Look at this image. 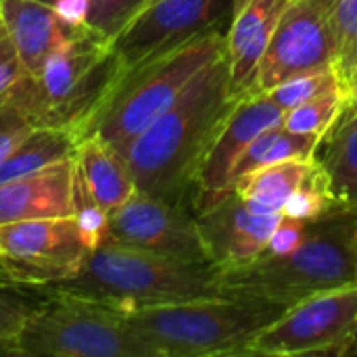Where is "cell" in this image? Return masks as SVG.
<instances>
[{
	"mask_svg": "<svg viewBox=\"0 0 357 357\" xmlns=\"http://www.w3.org/2000/svg\"><path fill=\"white\" fill-rule=\"evenodd\" d=\"M238 98L230 88L226 52L205 67L180 98L121 153L136 188L190 207L197 172Z\"/></svg>",
	"mask_w": 357,
	"mask_h": 357,
	"instance_id": "obj_1",
	"label": "cell"
},
{
	"mask_svg": "<svg viewBox=\"0 0 357 357\" xmlns=\"http://www.w3.org/2000/svg\"><path fill=\"white\" fill-rule=\"evenodd\" d=\"M102 303L119 314L224 297L222 268L213 261H186L105 238L90 251L82 270L52 287Z\"/></svg>",
	"mask_w": 357,
	"mask_h": 357,
	"instance_id": "obj_2",
	"label": "cell"
},
{
	"mask_svg": "<svg viewBox=\"0 0 357 357\" xmlns=\"http://www.w3.org/2000/svg\"><path fill=\"white\" fill-rule=\"evenodd\" d=\"M357 284V209L337 207L312 222L305 241L280 257L259 255L222 270L226 295L293 307L316 295Z\"/></svg>",
	"mask_w": 357,
	"mask_h": 357,
	"instance_id": "obj_3",
	"label": "cell"
},
{
	"mask_svg": "<svg viewBox=\"0 0 357 357\" xmlns=\"http://www.w3.org/2000/svg\"><path fill=\"white\" fill-rule=\"evenodd\" d=\"M121 77L111 42L88 27L61 44L36 75H21L8 105L29 128H56L86 136Z\"/></svg>",
	"mask_w": 357,
	"mask_h": 357,
	"instance_id": "obj_4",
	"label": "cell"
},
{
	"mask_svg": "<svg viewBox=\"0 0 357 357\" xmlns=\"http://www.w3.org/2000/svg\"><path fill=\"white\" fill-rule=\"evenodd\" d=\"M287 310L253 297H209L121 314L157 357H247L249 345Z\"/></svg>",
	"mask_w": 357,
	"mask_h": 357,
	"instance_id": "obj_5",
	"label": "cell"
},
{
	"mask_svg": "<svg viewBox=\"0 0 357 357\" xmlns=\"http://www.w3.org/2000/svg\"><path fill=\"white\" fill-rule=\"evenodd\" d=\"M222 54H226V29H215L123 73L86 136H98L121 155Z\"/></svg>",
	"mask_w": 357,
	"mask_h": 357,
	"instance_id": "obj_6",
	"label": "cell"
},
{
	"mask_svg": "<svg viewBox=\"0 0 357 357\" xmlns=\"http://www.w3.org/2000/svg\"><path fill=\"white\" fill-rule=\"evenodd\" d=\"M13 356L25 357H157L123 316L102 303L65 291L29 310Z\"/></svg>",
	"mask_w": 357,
	"mask_h": 357,
	"instance_id": "obj_7",
	"label": "cell"
},
{
	"mask_svg": "<svg viewBox=\"0 0 357 357\" xmlns=\"http://www.w3.org/2000/svg\"><path fill=\"white\" fill-rule=\"evenodd\" d=\"M92 249L75 215L0 224V270L15 284L52 289L67 282Z\"/></svg>",
	"mask_w": 357,
	"mask_h": 357,
	"instance_id": "obj_8",
	"label": "cell"
},
{
	"mask_svg": "<svg viewBox=\"0 0 357 357\" xmlns=\"http://www.w3.org/2000/svg\"><path fill=\"white\" fill-rule=\"evenodd\" d=\"M356 354L357 284L293 305L247 349V357H345Z\"/></svg>",
	"mask_w": 357,
	"mask_h": 357,
	"instance_id": "obj_9",
	"label": "cell"
},
{
	"mask_svg": "<svg viewBox=\"0 0 357 357\" xmlns=\"http://www.w3.org/2000/svg\"><path fill=\"white\" fill-rule=\"evenodd\" d=\"M232 10L234 0H149L111 42L121 75L199 36L228 31Z\"/></svg>",
	"mask_w": 357,
	"mask_h": 357,
	"instance_id": "obj_10",
	"label": "cell"
},
{
	"mask_svg": "<svg viewBox=\"0 0 357 357\" xmlns=\"http://www.w3.org/2000/svg\"><path fill=\"white\" fill-rule=\"evenodd\" d=\"M337 0H295L274 29L241 96L264 94L299 73L335 65Z\"/></svg>",
	"mask_w": 357,
	"mask_h": 357,
	"instance_id": "obj_11",
	"label": "cell"
},
{
	"mask_svg": "<svg viewBox=\"0 0 357 357\" xmlns=\"http://www.w3.org/2000/svg\"><path fill=\"white\" fill-rule=\"evenodd\" d=\"M107 238L157 255L209 261L195 211L140 190L109 213Z\"/></svg>",
	"mask_w": 357,
	"mask_h": 357,
	"instance_id": "obj_12",
	"label": "cell"
},
{
	"mask_svg": "<svg viewBox=\"0 0 357 357\" xmlns=\"http://www.w3.org/2000/svg\"><path fill=\"white\" fill-rule=\"evenodd\" d=\"M282 109L266 94L241 96L224 126L215 134L192 188V211L203 213L230 195L232 174L247 146L268 128L280 123Z\"/></svg>",
	"mask_w": 357,
	"mask_h": 357,
	"instance_id": "obj_13",
	"label": "cell"
},
{
	"mask_svg": "<svg viewBox=\"0 0 357 357\" xmlns=\"http://www.w3.org/2000/svg\"><path fill=\"white\" fill-rule=\"evenodd\" d=\"M280 220L282 213L259 211L236 192H230L207 211L197 213L209 261L222 270L249 264L261 255Z\"/></svg>",
	"mask_w": 357,
	"mask_h": 357,
	"instance_id": "obj_14",
	"label": "cell"
},
{
	"mask_svg": "<svg viewBox=\"0 0 357 357\" xmlns=\"http://www.w3.org/2000/svg\"><path fill=\"white\" fill-rule=\"evenodd\" d=\"M75 213V159L0 184V224Z\"/></svg>",
	"mask_w": 357,
	"mask_h": 357,
	"instance_id": "obj_15",
	"label": "cell"
},
{
	"mask_svg": "<svg viewBox=\"0 0 357 357\" xmlns=\"http://www.w3.org/2000/svg\"><path fill=\"white\" fill-rule=\"evenodd\" d=\"M0 23L25 75H36L61 44L84 29L40 0H0Z\"/></svg>",
	"mask_w": 357,
	"mask_h": 357,
	"instance_id": "obj_16",
	"label": "cell"
},
{
	"mask_svg": "<svg viewBox=\"0 0 357 357\" xmlns=\"http://www.w3.org/2000/svg\"><path fill=\"white\" fill-rule=\"evenodd\" d=\"M295 0H234L226 31L232 94L241 96L284 13Z\"/></svg>",
	"mask_w": 357,
	"mask_h": 357,
	"instance_id": "obj_17",
	"label": "cell"
},
{
	"mask_svg": "<svg viewBox=\"0 0 357 357\" xmlns=\"http://www.w3.org/2000/svg\"><path fill=\"white\" fill-rule=\"evenodd\" d=\"M73 159L82 186L107 215L136 195L138 188L123 157L98 136L82 138Z\"/></svg>",
	"mask_w": 357,
	"mask_h": 357,
	"instance_id": "obj_18",
	"label": "cell"
},
{
	"mask_svg": "<svg viewBox=\"0 0 357 357\" xmlns=\"http://www.w3.org/2000/svg\"><path fill=\"white\" fill-rule=\"evenodd\" d=\"M316 161L326 174L331 192L341 207L357 209V102L347 100L341 115L324 132Z\"/></svg>",
	"mask_w": 357,
	"mask_h": 357,
	"instance_id": "obj_19",
	"label": "cell"
},
{
	"mask_svg": "<svg viewBox=\"0 0 357 357\" xmlns=\"http://www.w3.org/2000/svg\"><path fill=\"white\" fill-rule=\"evenodd\" d=\"M318 161L310 159H287L280 163L264 165L253 172L238 176L232 182V190L245 199L251 207L268 213H282L287 201L307 182Z\"/></svg>",
	"mask_w": 357,
	"mask_h": 357,
	"instance_id": "obj_20",
	"label": "cell"
},
{
	"mask_svg": "<svg viewBox=\"0 0 357 357\" xmlns=\"http://www.w3.org/2000/svg\"><path fill=\"white\" fill-rule=\"evenodd\" d=\"M79 136L56 128H31L0 161V184L75 157Z\"/></svg>",
	"mask_w": 357,
	"mask_h": 357,
	"instance_id": "obj_21",
	"label": "cell"
},
{
	"mask_svg": "<svg viewBox=\"0 0 357 357\" xmlns=\"http://www.w3.org/2000/svg\"><path fill=\"white\" fill-rule=\"evenodd\" d=\"M322 136L324 134L291 132L282 123H276V126L268 128L266 132H261L247 146V151L238 159V163L234 167V174H232V182L238 176H243L247 172H253L257 167H264V165L280 163V161H287V159H310V157H316V151L320 146Z\"/></svg>",
	"mask_w": 357,
	"mask_h": 357,
	"instance_id": "obj_22",
	"label": "cell"
},
{
	"mask_svg": "<svg viewBox=\"0 0 357 357\" xmlns=\"http://www.w3.org/2000/svg\"><path fill=\"white\" fill-rule=\"evenodd\" d=\"M349 98L351 92L343 86H337L303 105L284 111L280 123L291 132H299V134H324L341 115Z\"/></svg>",
	"mask_w": 357,
	"mask_h": 357,
	"instance_id": "obj_23",
	"label": "cell"
},
{
	"mask_svg": "<svg viewBox=\"0 0 357 357\" xmlns=\"http://www.w3.org/2000/svg\"><path fill=\"white\" fill-rule=\"evenodd\" d=\"M335 69L351 92L357 75V0H337L333 13Z\"/></svg>",
	"mask_w": 357,
	"mask_h": 357,
	"instance_id": "obj_24",
	"label": "cell"
},
{
	"mask_svg": "<svg viewBox=\"0 0 357 357\" xmlns=\"http://www.w3.org/2000/svg\"><path fill=\"white\" fill-rule=\"evenodd\" d=\"M337 86H343L335 65L316 69V71H307V73H299L295 77H289L287 82L278 84L276 88L264 92L274 105H278L282 111H289L297 105H303ZM345 88V86H343Z\"/></svg>",
	"mask_w": 357,
	"mask_h": 357,
	"instance_id": "obj_25",
	"label": "cell"
},
{
	"mask_svg": "<svg viewBox=\"0 0 357 357\" xmlns=\"http://www.w3.org/2000/svg\"><path fill=\"white\" fill-rule=\"evenodd\" d=\"M146 4L149 0H86L84 27L102 40L113 42Z\"/></svg>",
	"mask_w": 357,
	"mask_h": 357,
	"instance_id": "obj_26",
	"label": "cell"
},
{
	"mask_svg": "<svg viewBox=\"0 0 357 357\" xmlns=\"http://www.w3.org/2000/svg\"><path fill=\"white\" fill-rule=\"evenodd\" d=\"M312 222H314V220H297V218H287V215H282V220L278 222L276 230L272 232L270 243H268V247L264 249L261 255L280 257V255H287V253L295 251V249L305 241V236L310 234ZM257 257H259V255H257Z\"/></svg>",
	"mask_w": 357,
	"mask_h": 357,
	"instance_id": "obj_27",
	"label": "cell"
},
{
	"mask_svg": "<svg viewBox=\"0 0 357 357\" xmlns=\"http://www.w3.org/2000/svg\"><path fill=\"white\" fill-rule=\"evenodd\" d=\"M29 314V307L19 299L0 291V356H13L19 331Z\"/></svg>",
	"mask_w": 357,
	"mask_h": 357,
	"instance_id": "obj_28",
	"label": "cell"
},
{
	"mask_svg": "<svg viewBox=\"0 0 357 357\" xmlns=\"http://www.w3.org/2000/svg\"><path fill=\"white\" fill-rule=\"evenodd\" d=\"M21 75H23V69H21L19 56L0 23V107L6 105L10 88L17 84Z\"/></svg>",
	"mask_w": 357,
	"mask_h": 357,
	"instance_id": "obj_29",
	"label": "cell"
},
{
	"mask_svg": "<svg viewBox=\"0 0 357 357\" xmlns=\"http://www.w3.org/2000/svg\"><path fill=\"white\" fill-rule=\"evenodd\" d=\"M31 128L19 117V113L6 102L0 107V161L10 153V149L29 132Z\"/></svg>",
	"mask_w": 357,
	"mask_h": 357,
	"instance_id": "obj_30",
	"label": "cell"
},
{
	"mask_svg": "<svg viewBox=\"0 0 357 357\" xmlns=\"http://www.w3.org/2000/svg\"><path fill=\"white\" fill-rule=\"evenodd\" d=\"M40 2H44V4H48V6H52V8H54L61 0H40Z\"/></svg>",
	"mask_w": 357,
	"mask_h": 357,
	"instance_id": "obj_31",
	"label": "cell"
},
{
	"mask_svg": "<svg viewBox=\"0 0 357 357\" xmlns=\"http://www.w3.org/2000/svg\"><path fill=\"white\" fill-rule=\"evenodd\" d=\"M351 98H354V100L357 102V86H354V88H351Z\"/></svg>",
	"mask_w": 357,
	"mask_h": 357,
	"instance_id": "obj_32",
	"label": "cell"
},
{
	"mask_svg": "<svg viewBox=\"0 0 357 357\" xmlns=\"http://www.w3.org/2000/svg\"><path fill=\"white\" fill-rule=\"evenodd\" d=\"M354 86H357V75H356V82H354ZM354 86H351V88H354Z\"/></svg>",
	"mask_w": 357,
	"mask_h": 357,
	"instance_id": "obj_33",
	"label": "cell"
}]
</instances>
